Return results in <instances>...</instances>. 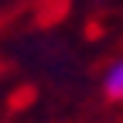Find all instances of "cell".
Segmentation results:
<instances>
[{
  "label": "cell",
  "instance_id": "cell-1",
  "mask_svg": "<svg viewBox=\"0 0 123 123\" xmlns=\"http://www.w3.org/2000/svg\"><path fill=\"white\" fill-rule=\"evenodd\" d=\"M99 86H103V96H106V99L123 103V58H113L110 65H106Z\"/></svg>",
  "mask_w": 123,
  "mask_h": 123
},
{
  "label": "cell",
  "instance_id": "cell-2",
  "mask_svg": "<svg viewBox=\"0 0 123 123\" xmlns=\"http://www.w3.org/2000/svg\"><path fill=\"white\" fill-rule=\"evenodd\" d=\"M92 4H110V0H92Z\"/></svg>",
  "mask_w": 123,
  "mask_h": 123
}]
</instances>
